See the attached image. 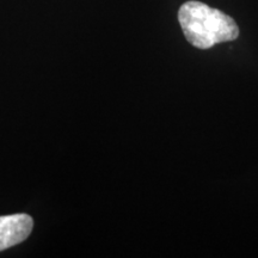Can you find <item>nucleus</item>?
<instances>
[{"label":"nucleus","mask_w":258,"mask_h":258,"mask_svg":"<svg viewBox=\"0 0 258 258\" xmlns=\"http://www.w3.org/2000/svg\"><path fill=\"white\" fill-rule=\"evenodd\" d=\"M32 221L28 214L0 217V251L22 243L31 233Z\"/></svg>","instance_id":"2"},{"label":"nucleus","mask_w":258,"mask_h":258,"mask_svg":"<svg viewBox=\"0 0 258 258\" xmlns=\"http://www.w3.org/2000/svg\"><path fill=\"white\" fill-rule=\"evenodd\" d=\"M178 22L186 41L199 49H209L239 36V28L233 18L196 0L180 6Z\"/></svg>","instance_id":"1"}]
</instances>
